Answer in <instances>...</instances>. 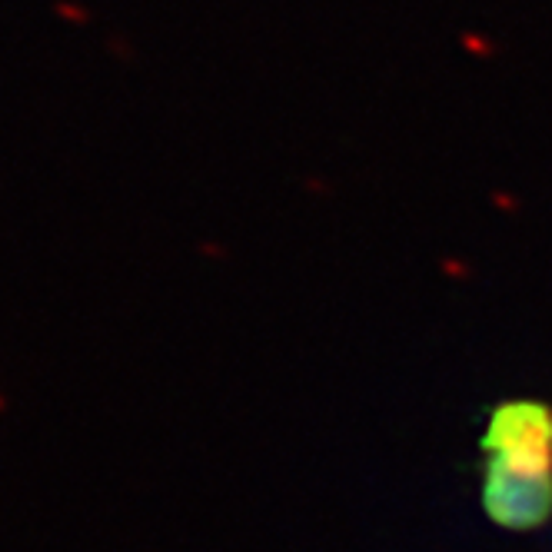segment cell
Listing matches in <instances>:
<instances>
[{
    "instance_id": "1",
    "label": "cell",
    "mask_w": 552,
    "mask_h": 552,
    "mask_svg": "<svg viewBox=\"0 0 552 552\" xmlns=\"http://www.w3.org/2000/svg\"><path fill=\"white\" fill-rule=\"evenodd\" d=\"M496 459L486 473V509L496 523L533 529L546 523L552 509V433L546 416L526 423L519 410V429L499 426L493 433Z\"/></svg>"
}]
</instances>
